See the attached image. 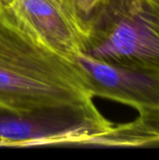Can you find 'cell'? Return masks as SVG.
Masks as SVG:
<instances>
[{
  "instance_id": "cell-1",
  "label": "cell",
  "mask_w": 159,
  "mask_h": 160,
  "mask_svg": "<svg viewBox=\"0 0 159 160\" xmlns=\"http://www.w3.org/2000/svg\"><path fill=\"white\" fill-rule=\"evenodd\" d=\"M93 98L82 68L37 40L0 3V110L19 113Z\"/></svg>"
},
{
  "instance_id": "cell-2",
  "label": "cell",
  "mask_w": 159,
  "mask_h": 160,
  "mask_svg": "<svg viewBox=\"0 0 159 160\" xmlns=\"http://www.w3.org/2000/svg\"><path fill=\"white\" fill-rule=\"evenodd\" d=\"M85 29L82 54L159 75V13L154 0H99Z\"/></svg>"
},
{
  "instance_id": "cell-3",
  "label": "cell",
  "mask_w": 159,
  "mask_h": 160,
  "mask_svg": "<svg viewBox=\"0 0 159 160\" xmlns=\"http://www.w3.org/2000/svg\"><path fill=\"white\" fill-rule=\"evenodd\" d=\"M113 126L94 102L19 113L0 110V145H96Z\"/></svg>"
},
{
  "instance_id": "cell-4",
  "label": "cell",
  "mask_w": 159,
  "mask_h": 160,
  "mask_svg": "<svg viewBox=\"0 0 159 160\" xmlns=\"http://www.w3.org/2000/svg\"><path fill=\"white\" fill-rule=\"evenodd\" d=\"M8 11L54 52L72 59L83 52L86 29L65 0H11Z\"/></svg>"
},
{
  "instance_id": "cell-5",
  "label": "cell",
  "mask_w": 159,
  "mask_h": 160,
  "mask_svg": "<svg viewBox=\"0 0 159 160\" xmlns=\"http://www.w3.org/2000/svg\"><path fill=\"white\" fill-rule=\"evenodd\" d=\"M72 59L83 70L94 98L117 101L139 112L159 108V75L108 64L83 54Z\"/></svg>"
},
{
  "instance_id": "cell-6",
  "label": "cell",
  "mask_w": 159,
  "mask_h": 160,
  "mask_svg": "<svg viewBox=\"0 0 159 160\" xmlns=\"http://www.w3.org/2000/svg\"><path fill=\"white\" fill-rule=\"evenodd\" d=\"M131 123L113 126L97 145L113 147H142L159 144V108L139 112Z\"/></svg>"
},
{
  "instance_id": "cell-7",
  "label": "cell",
  "mask_w": 159,
  "mask_h": 160,
  "mask_svg": "<svg viewBox=\"0 0 159 160\" xmlns=\"http://www.w3.org/2000/svg\"><path fill=\"white\" fill-rule=\"evenodd\" d=\"M75 11L80 20L85 26V22L89 18L94 8L99 0H65Z\"/></svg>"
},
{
  "instance_id": "cell-8",
  "label": "cell",
  "mask_w": 159,
  "mask_h": 160,
  "mask_svg": "<svg viewBox=\"0 0 159 160\" xmlns=\"http://www.w3.org/2000/svg\"><path fill=\"white\" fill-rule=\"evenodd\" d=\"M154 3H155V5H156V7L157 8V11H158L159 13V0H154Z\"/></svg>"
},
{
  "instance_id": "cell-9",
  "label": "cell",
  "mask_w": 159,
  "mask_h": 160,
  "mask_svg": "<svg viewBox=\"0 0 159 160\" xmlns=\"http://www.w3.org/2000/svg\"><path fill=\"white\" fill-rule=\"evenodd\" d=\"M10 1H11V0H0V3H2V4H4V5H7V4H8Z\"/></svg>"
}]
</instances>
